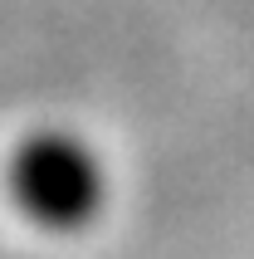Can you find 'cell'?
I'll list each match as a JSON object with an SVG mask.
<instances>
[{"label": "cell", "instance_id": "cell-1", "mask_svg": "<svg viewBox=\"0 0 254 259\" xmlns=\"http://www.w3.org/2000/svg\"><path fill=\"white\" fill-rule=\"evenodd\" d=\"M5 191L20 215L39 230L78 235L108 205V171L103 157L69 127H34L15 142L5 161Z\"/></svg>", "mask_w": 254, "mask_h": 259}]
</instances>
